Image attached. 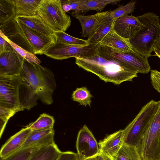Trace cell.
<instances>
[{"mask_svg": "<svg viewBox=\"0 0 160 160\" xmlns=\"http://www.w3.org/2000/svg\"><path fill=\"white\" fill-rule=\"evenodd\" d=\"M150 79L153 88L160 93V72L157 70H151Z\"/></svg>", "mask_w": 160, "mask_h": 160, "instance_id": "34", "label": "cell"}, {"mask_svg": "<svg viewBox=\"0 0 160 160\" xmlns=\"http://www.w3.org/2000/svg\"><path fill=\"white\" fill-rule=\"evenodd\" d=\"M97 45H70L56 42L44 54L54 59L62 60L72 57L87 58L96 53Z\"/></svg>", "mask_w": 160, "mask_h": 160, "instance_id": "8", "label": "cell"}, {"mask_svg": "<svg viewBox=\"0 0 160 160\" xmlns=\"http://www.w3.org/2000/svg\"><path fill=\"white\" fill-rule=\"evenodd\" d=\"M36 15L55 32H65L71 24L70 17L63 10L61 0H41Z\"/></svg>", "mask_w": 160, "mask_h": 160, "instance_id": "6", "label": "cell"}, {"mask_svg": "<svg viewBox=\"0 0 160 160\" xmlns=\"http://www.w3.org/2000/svg\"><path fill=\"white\" fill-rule=\"evenodd\" d=\"M41 0H14L16 17H31L36 15L37 8Z\"/></svg>", "mask_w": 160, "mask_h": 160, "instance_id": "21", "label": "cell"}, {"mask_svg": "<svg viewBox=\"0 0 160 160\" xmlns=\"http://www.w3.org/2000/svg\"><path fill=\"white\" fill-rule=\"evenodd\" d=\"M96 160H114V159L104 153L99 152L96 156Z\"/></svg>", "mask_w": 160, "mask_h": 160, "instance_id": "38", "label": "cell"}, {"mask_svg": "<svg viewBox=\"0 0 160 160\" xmlns=\"http://www.w3.org/2000/svg\"><path fill=\"white\" fill-rule=\"evenodd\" d=\"M23 110L21 109L13 108L0 105V138L9 119L17 112Z\"/></svg>", "mask_w": 160, "mask_h": 160, "instance_id": "31", "label": "cell"}, {"mask_svg": "<svg viewBox=\"0 0 160 160\" xmlns=\"http://www.w3.org/2000/svg\"><path fill=\"white\" fill-rule=\"evenodd\" d=\"M18 78L22 107L29 110L37 104L38 99L45 104H52L56 84L54 75L49 69L24 59Z\"/></svg>", "mask_w": 160, "mask_h": 160, "instance_id": "1", "label": "cell"}, {"mask_svg": "<svg viewBox=\"0 0 160 160\" xmlns=\"http://www.w3.org/2000/svg\"><path fill=\"white\" fill-rule=\"evenodd\" d=\"M31 131L29 128L25 127L11 137L2 146L0 158L6 157L21 148Z\"/></svg>", "mask_w": 160, "mask_h": 160, "instance_id": "18", "label": "cell"}, {"mask_svg": "<svg viewBox=\"0 0 160 160\" xmlns=\"http://www.w3.org/2000/svg\"><path fill=\"white\" fill-rule=\"evenodd\" d=\"M16 17L14 0H0V26Z\"/></svg>", "mask_w": 160, "mask_h": 160, "instance_id": "24", "label": "cell"}, {"mask_svg": "<svg viewBox=\"0 0 160 160\" xmlns=\"http://www.w3.org/2000/svg\"><path fill=\"white\" fill-rule=\"evenodd\" d=\"M115 21L110 14L108 20L96 31L88 38L87 40L88 43L96 45L99 43L111 30Z\"/></svg>", "mask_w": 160, "mask_h": 160, "instance_id": "26", "label": "cell"}, {"mask_svg": "<svg viewBox=\"0 0 160 160\" xmlns=\"http://www.w3.org/2000/svg\"><path fill=\"white\" fill-rule=\"evenodd\" d=\"M137 17L143 26L129 39V41L134 51L148 58L160 40V18L151 12Z\"/></svg>", "mask_w": 160, "mask_h": 160, "instance_id": "3", "label": "cell"}, {"mask_svg": "<svg viewBox=\"0 0 160 160\" xmlns=\"http://www.w3.org/2000/svg\"><path fill=\"white\" fill-rule=\"evenodd\" d=\"M62 152L55 143L40 147L29 160H57Z\"/></svg>", "mask_w": 160, "mask_h": 160, "instance_id": "22", "label": "cell"}, {"mask_svg": "<svg viewBox=\"0 0 160 160\" xmlns=\"http://www.w3.org/2000/svg\"><path fill=\"white\" fill-rule=\"evenodd\" d=\"M96 52L101 57L107 60L119 62L138 73L147 74L151 69L148 58L134 51L122 52L99 43L97 46Z\"/></svg>", "mask_w": 160, "mask_h": 160, "instance_id": "5", "label": "cell"}, {"mask_svg": "<svg viewBox=\"0 0 160 160\" xmlns=\"http://www.w3.org/2000/svg\"><path fill=\"white\" fill-rule=\"evenodd\" d=\"M57 42L70 45H87L89 43L87 40L72 37L65 32H56Z\"/></svg>", "mask_w": 160, "mask_h": 160, "instance_id": "33", "label": "cell"}, {"mask_svg": "<svg viewBox=\"0 0 160 160\" xmlns=\"http://www.w3.org/2000/svg\"><path fill=\"white\" fill-rule=\"evenodd\" d=\"M76 148L78 154L82 159L95 156L99 153L97 141L92 132L85 125L78 133Z\"/></svg>", "mask_w": 160, "mask_h": 160, "instance_id": "11", "label": "cell"}, {"mask_svg": "<svg viewBox=\"0 0 160 160\" xmlns=\"http://www.w3.org/2000/svg\"><path fill=\"white\" fill-rule=\"evenodd\" d=\"M16 21L18 28L33 49L35 54H44L47 49L57 42V38L47 36Z\"/></svg>", "mask_w": 160, "mask_h": 160, "instance_id": "10", "label": "cell"}, {"mask_svg": "<svg viewBox=\"0 0 160 160\" xmlns=\"http://www.w3.org/2000/svg\"><path fill=\"white\" fill-rule=\"evenodd\" d=\"M0 31L11 41L34 54L33 49L18 28L15 19L0 26Z\"/></svg>", "mask_w": 160, "mask_h": 160, "instance_id": "15", "label": "cell"}, {"mask_svg": "<svg viewBox=\"0 0 160 160\" xmlns=\"http://www.w3.org/2000/svg\"><path fill=\"white\" fill-rule=\"evenodd\" d=\"M158 109L145 132L138 149L142 160H160V100Z\"/></svg>", "mask_w": 160, "mask_h": 160, "instance_id": "7", "label": "cell"}, {"mask_svg": "<svg viewBox=\"0 0 160 160\" xmlns=\"http://www.w3.org/2000/svg\"><path fill=\"white\" fill-rule=\"evenodd\" d=\"M120 0H83L81 7L77 11H73L71 14H79L90 10L101 11L108 4H115Z\"/></svg>", "mask_w": 160, "mask_h": 160, "instance_id": "23", "label": "cell"}, {"mask_svg": "<svg viewBox=\"0 0 160 160\" xmlns=\"http://www.w3.org/2000/svg\"><path fill=\"white\" fill-rule=\"evenodd\" d=\"M15 50L10 44L3 38L0 36V53L7 51H13Z\"/></svg>", "mask_w": 160, "mask_h": 160, "instance_id": "36", "label": "cell"}, {"mask_svg": "<svg viewBox=\"0 0 160 160\" xmlns=\"http://www.w3.org/2000/svg\"><path fill=\"white\" fill-rule=\"evenodd\" d=\"M99 44L124 52L134 51L130 43L129 40L124 38L118 34L115 31L113 26Z\"/></svg>", "mask_w": 160, "mask_h": 160, "instance_id": "20", "label": "cell"}, {"mask_svg": "<svg viewBox=\"0 0 160 160\" xmlns=\"http://www.w3.org/2000/svg\"><path fill=\"white\" fill-rule=\"evenodd\" d=\"M70 5L71 10L73 11L78 10L81 7L83 0H66Z\"/></svg>", "mask_w": 160, "mask_h": 160, "instance_id": "37", "label": "cell"}, {"mask_svg": "<svg viewBox=\"0 0 160 160\" xmlns=\"http://www.w3.org/2000/svg\"><path fill=\"white\" fill-rule=\"evenodd\" d=\"M24 60L15 50L0 53V76H18Z\"/></svg>", "mask_w": 160, "mask_h": 160, "instance_id": "13", "label": "cell"}, {"mask_svg": "<svg viewBox=\"0 0 160 160\" xmlns=\"http://www.w3.org/2000/svg\"><path fill=\"white\" fill-rule=\"evenodd\" d=\"M53 128L32 130L21 148L40 147L55 143Z\"/></svg>", "mask_w": 160, "mask_h": 160, "instance_id": "16", "label": "cell"}, {"mask_svg": "<svg viewBox=\"0 0 160 160\" xmlns=\"http://www.w3.org/2000/svg\"><path fill=\"white\" fill-rule=\"evenodd\" d=\"M39 147L21 148L6 157L0 158V160H29Z\"/></svg>", "mask_w": 160, "mask_h": 160, "instance_id": "29", "label": "cell"}, {"mask_svg": "<svg viewBox=\"0 0 160 160\" xmlns=\"http://www.w3.org/2000/svg\"><path fill=\"white\" fill-rule=\"evenodd\" d=\"M114 160H142L138 148L135 146L123 143Z\"/></svg>", "mask_w": 160, "mask_h": 160, "instance_id": "25", "label": "cell"}, {"mask_svg": "<svg viewBox=\"0 0 160 160\" xmlns=\"http://www.w3.org/2000/svg\"><path fill=\"white\" fill-rule=\"evenodd\" d=\"M97 155L89 158H88L82 159H80L79 160H96V158Z\"/></svg>", "mask_w": 160, "mask_h": 160, "instance_id": "40", "label": "cell"}, {"mask_svg": "<svg viewBox=\"0 0 160 160\" xmlns=\"http://www.w3.org/2000/svg\"><path fill=\"white\" fill-rule=\"evenodd\" d=\"M123 130L121 129L107 135L98 143L99 152L113 159L123 144Z\"/></svg>", "mask_w": 160, "mask_h": 160, "instance_id": "17", "label": "cell"}, {"mask_svg": "<svg viewBox=\"0 0 160 160\" xmlns=\"http://www.w3.org/2000/svg\"><path fill=\"white\" fill-rule=\"evenodd\" d=\"M159 103V101L152 100L142 108L123 129V143L135 146L138 150L143 135L158 109Z\"/></svg>", "mask_w": 160, "mask_h": 160, "instance_id": "4", "label": "cell"}, {"mask_svg": "<svg viewBox=\"0 0 160 160\" xmlns=\"http://www.w3.org/2000/svg\"><path fill=\"white\" fill-rule=\"evenodd\" d=\"M54 122L55 120L52 116L43 113L40 115L36 121L30 123L25 127L29 128L32 130L53 128Z\"/></svg>", "mask_w": 160, "mask_h": 160, "instance_id": "27", "label": "cell"}, {"mask_svg": "<svg viewBox=\"0 0 160 160\" xmlns=\"http://www.w3.org/2000/svg\"><path fill=\"white\" fill-rule=\"evenodd\" d=\"M75 64L79 68L98 76L105 82L119 85L132 81L138 73L120 62L107 60L97 53L87 58L75 57Z\"/></svg>", "mask_w": 160, "mask_h": 160, "instance_id": "2", "label": "cell"}, {"mask_svg": "<svg viewBox=\"0 0 160 160\" xmlns=\"http://www.w3.org/2000/svg\"><path fill=\"white\" fill-rule=\"evenodd\" d=\"M31 29L47 36L57 38L56 32L38 15L31 17H16L14 18Z\"/></svg>", "mask_w": 160, "mask_h": 160, "instance_id": "19", "label": "cell"}, {"mask_svg": "<svg viewBox=\"0 0 160 160\" xmlns=\"http://www.w3.org/2000/svg\"><path fill=\"white\" fill-rule=\"evenodd\" d=\"M0 36L2 37L7 40L12 46L15 51L27 61L30 63H34L40 64L41 62L36 57L35 54L29 52L11 41L0 31Z\"/></svg>", "mask_w": 160, "mask_h": 160, "instance_id": "30", "label": "cell"}, {"mask_svg": "<svg viewBox=\"0 0 160 160\" xmlns=\"http://www.w3.org/2000/svg\"><path fill=\"white\" fill-rule=\"evenodd\" d=\"M153 51L155 52V55L160 58V48L157 46L154 48Z\"/></svg>", "mask_w": 160, "mask_h": 160, "instance_id": "39", "label": "cell"}, {"mask_svg": "<svg viewBox=\"0 0 160 160\" xmlns=\"http://www.w3.org/2000/svg\"><path fill=\"white\" fill-rule=\"evenodd\" d=\"M93 96L86 87L78 88L73 91L72 99L74 101L79 103L80 105L91 107Z\"/></svg>", "mask_w": 160, "mask_h": 160, "instance_id": "28", "label": "cell"}, {"mask_svg": "<svg viewBox=\"0 0 160 160\" xmlns=\"http://www.w3.org/2000/svg\"><path fill=\"white\" fill-rule=\"evenodd\" d=\"M81 159L77 153L66 151L62 152L57 160H79Z\"/></svg>", "mask_w": 160, "mask_h": 160, "instance_id": "35", "label": "cell"}, {"mask_svg": "<svg viewBox=\"0 0 160 160\" xmlns=\"http://www.w3.org/2000/svg\"><path fill=\"white\" fill-rule=\"evenodd\" d=\"M111 11L98 12L94 14L84 15L71 14L79 22L82 28V36L88 38L96 31L108 19Z\"/></svg>", "mask_w": 160, "mask_h": 160, "instance_id": "12", "label": "cell"}, {"mask_svg": "<svg viewBox=\"0 0 160 160\" xmlns=\"http://www.w3.org/2000/svg\"><path fill=\"white\" fill-rule=\"evenodd\" d=\"M19 84L18 76H0V105L24 110L20 101Z\"/></svg>", "mask_w": 160, "mask_h": 160, "instance_id": "9", "label": "cell"}, {"mask_svg": "<svg viewBox=\"0 0 160 160\" xmlns=\"http://www.w3.org/2000/svg\"><path fill=\"white\" fill-rule=\"evenodd\" d=\"M137 2L131 1L126 4L120 6L116 9L111 11L110 15L114 20L133 12L135 9Z\"/></svg>", "mask_w": 160, "mask_h": 160, "instance_id": "32", "label": "cell"}, {"mask_svg": "<svg viewBox=\"0 0 160 160\" xmlns=\"http://www.w3.org/2000/svg\"><path fill=\"white\" fill-rule=\"evenodd\" d=\"M143 26L137 17L128 15L116 19L113 27L118 34L124 38L129 39Z\"/></svg>", "mask_w": 160, "mask_h": 160, "instance_id": "14", "label": "cell"}]
</instances>
